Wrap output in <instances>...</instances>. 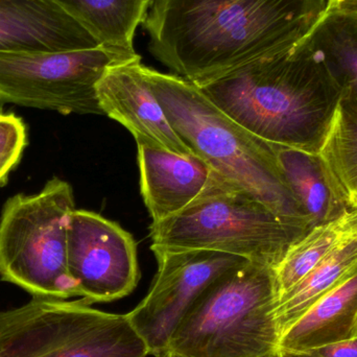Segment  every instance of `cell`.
<instances>
[{"mask_svg": "<svg viewBox=\"0 0 357 357\" xmlns=\"http://www.w3.org/2000/svg\"><path fill=\"white\" fill-rule=\"evenodd\" d=\"M26 139L22 119L15 114L0 113V185L20 161Z\"/></svg>", "mask_w": 357, "mask_h": 357, "instance_id": "cell-21", "label": "cell"}, {"mask_svg": "<svg viewBox=\"0 0 357 357\" xmlns=\"http://www.w3.org/2000/svg\"><path fill=\"white\" fill-rule=\"evenodd\" d=\"M67 268L86 303H109L133 293L140 280L137 245L119 224L75 209L67 230Z\"/></svg>", "mask_w": 357, "mask_h": 357, "instance_id": "cell-10", "label": "cell"}, {"mask_svg": "<svg viewBox=\"0 0 357 357\" xmlns=\"http://www.w3.org/2000/svg\"><path fill=\"white\" fill-rule=\"evenodd\" d=\"M337 230L342 236L357 237V207L349 209L337 222Z\"/></svg>", "mask_w": 357, "mask_h": 357, "instance_id": "cell-23", "label": "cell"}, {"mask_svg": "<svg viewBox=\"0 0 357 357\" xmlns=\"http://www.w3.org/2000/svg\"><path fill=\"white\" fill-rule=\"evenodd\" d=\"M272 146L287 184L312 218V227L337 222L348 207L331 183L318 154Z\"/></svg>", "mask_w": 357, "mask_h": 357, "instance_id": "cell-15", "label": "cell"}, {"mask_svg": "<svg viewBox=\"0 0 357 357\" xmlns=\"http://www.w3.org/2000/svg\"><path fill=\"white\" fill-rule=\"evenodd\" d=\"M356 268L357 237H346L305 278L279 297L276 319L281 335Z\"/></svg>", "mask_w": 357, "mask_h": 357, "instance_id": "cell-17", "label": "cell"}, {"mask_svg": "<svg viewBox=\"0 0 357 357\" xmlns=\"http://www.w3.org/2000/svg\"><path fill=\"white\" fill-rule=\"evenodd\" d=\"M137 148L140 190L152 222H162L201 197L232 186L199 157L148 146Z\"/></svg>", "mask_w": 357, "mask_h": 357, "instance_id": "cell-13", "label": "cell"}, {"mask_svg": "<svg viewBox=\"0 0 357 357\" xmlns=\"http://www.w3.org/2000/svg\"><path fill=\"white\" fill-rule=\"evenodd\" d=\"M155 357H181L177 356V354H173V352L171 351H165L162 352V354H159V356H155Z\"/></svg>", "mask_w": 357, "mask_h": 357, "instance_id": "cell-25", "label": "cell"}, {"mask_svg": "<svg viewBox=\"0 0 357 357\" xmlns=\"http://www.w3.org/2000/svg\"><path fill=\"white\" fill-rule=\"evenodd\" d=\"M135 50L102 45L59 52H0V102L61 114L104 115L96 86Z\"/></svg>", "mask_w": 357, "mask_h": 357, "instance_id": "cell-8", "label": "cell"}, {"mask_svg": "<svg viewBox=\"0 0 357 357\" xmlns=\"http://www.w3.org/2000/svg\"><path fill=\"white\" fill-rule=\"evenodd\" d=\"M335 222L310 229L303 238L289 250L280 264L275 268L278 299L305 278L343 243L346 236H342L337 232Z\"/></svg>", "mask_w": 357, "mask_h": 357, "instance_id": "cell-20", "label": "cell"}, {"mask_svg": "<svg viewBox=\"0 0 357 357\" xmlns=\"http://www.w3.org/2000/svg\"><path fill=\"white\" fill-rule=\"evenodd\" d=\"M298 357H357V337L341 343L324 346L305 354H295Z\"/></svg>", "mask_w": 357, "mask_h": 357, "instance_id": "cell-22", "label": "cell"}, {"mask_svg": "<svg viewBox=\"0 0 357 357\" xmlns=\"http://www.w3.org/2000/svg\"><path fill=\"white\" fill-rule=\"evenodd\" d=\"M326 0H154L142 23L149 50L197 87L297 47Z\"/></svg>", "mask_w": 357, "mask_h": 357, "instance_id": "cell-1", "label": "cell"}, {"mask_svg": "<svg viewBox=\"0 0 357 357\" xmlns=\"http://www.w3.org/2000/svg\"><path fill=\"white\" fill-rule=\"evenodd\" d=\"M75 210L73 187L52 178L36 195H19L0 216V278L33 297H79L67 268V230Z\"/></svg>", "mask_w": 357, "mask_h": 357, "instance_id": "cell-6", "label": "cell"}, {"mask_svg": "<svg viewBox=\"0 0 357 357\" xmlns=\"http://www.w3.org/2000/svg\"><path fill=\"white\" fill-rule=\"evenodd\" d=\"M142 58L110 67L96 86L104 115L135 138L137 146L197 156L172 127L142 71Z\"/></svg>", "mask_w": 357, "mask_h": 357, "instance_id": "cell-11", "label": "cell"}, {"mask_svg": "<svg viewBox=\"0 0 357 357\" xmlns=\"http://www.w3.org/2000/svg\"><path fill=\"white\" fill-rule=\"evenodd\" d=\"M348 10H357V0H326L325 14Z\"/></svg>", "mask_w": 357, "mask_h": 357, "instance_id": "cell-24", "label": "cell"}, {"mask_svg": "<svg viewBox=\"0 0 357 357\" xmlns=\"http://www.w3.org/2000/svg\"><path fill=\"white\" fill-rule=\"evenodd\" d=\"M142 71L172 127L197 157L273 211L314 228L279 169L271 144L233 121L195 84L146 65Z\"/></svg>", "mask_w": 357, "mask_h": 357, "instance_id": "cell-3", "label": "cell"}, {"mask_svg": "<svg viewBox=\"0 0 357 357\" xmlns=\"http://www.w3.org/2000/svg\"><path fill=\"white\" fill-rule=\"evenodd\" d=\"M102 45L134 50L136 29L154 0H58Z\"/></svg>", "mask_w": 357, "mask_h": 357, "instance_id": "cell-18", "label": "cell"}, {"mask_svg": "<svg viewBox=\"0 0 357 357\" xmlns=\"http://www.w3.org/2000/svg\"><path fill=\"white\" fill-rule=\"evenodd\" d=\"M277 301L275 268L248 261L204 291L167 350L181 357H282Z\"/></svg>", "mask_w": 357, "mask_h": 357, "instance_id": "cell-4", "label": "cell"}, {"mask_svg": "<svg viewBox=\"0 0 357 357\" xmlns=\"http://www.w3.org/2000/svg\"><path fill=\"white\" fill-rule=\"evenodd\" d=\"M151 250L158 271L148 295L127 317L150 356H157L167 350L178 325L204 291L250 260L208 250Z\"/></svg>", "mask_w": 357, "mask_h": 357, "instance_id": "cell-9", "label": "cell"}, {"mask_svg": "<svg viewBox=\"0 0 357 357\" xmlns=\"http://www.w3.org/2000/svg\"><path fill=\"white\" fill-rule=\"evenodd\" d=\"M318 155L348 209L356 208L357 92L342 90Z\"/></svg>", "mask_w": 357, "mask_h": 357, "instance_id": "cell-16", "label": "cell"}, {"mask_svg": "<svg viewBox=\"0 0 357 357\" xmlns=\"http://www.w3.org/2000/svg\"><path fill=\"white\" fill-rule=\"evenodd\" d=\"M356 337L357 268L281 335L280 351L305 354Z\"/></svg>", "mask_w": 357, "mask_h": 357, "instance_id": "cell-14", "label": "cell"}, {"mask_svg": "<svg viewBox=\"0 0 357 357\" xmlns=\"http://www.w3.org/2000/svg\"><path fill=\"white\" fill-rule=\"evenodd\" d=\"M102 44L58 0H0V52H59Z\"/></svg>", "mask_w": 357, "mask_h": 357, "instance_id": "cell-12", "label": "cell"}, {"mask_svg": "<svg viewBox=\"0 0 357 357\" xmlns=\"http://www.w3.org/2000/svg\"><path fill=\"white\" fill-rule=\"evenodd\" d=\"M310 229L228 186L201 197L176 215L152 222L151 249L208 250L276 268Z\"/></svg>", "mask_w": 357, "mask_h": 357, "instance_id": "cell-5", "label": "cell"}, {"mask_svg": "<svg viewBox=\"0 0 357 357\" xmlns=\"http://www.w3.org/2000/svg\"><path fill=\"white\" fill-rule=\"evenodd\" d=\"M127 314L84 300L33 297L0 312V357H148Z\"/></svg>", "mask_w": 357, "mask_h": 357, "instance_id": "cell-7", "label": "cell"}, {"mask_svg": "<svg viewBox=\"0 0 357 357\" xmlns=\"http://www.w3.org/2000/svg\"><path fill=\"white\" fill-rule=\"evenodd\" d=\"M199 88L264 142L314 154L342 96L326 63L304 41Z\"/></svg>", "mask_w": 357, "mask_h": 357, "instance_id": "cell-2", "label": "cell"}, {"mask_svg": "<svg viewBox=\"0 0 357 357\" xmlns=\"http://www.w3.org/2000/svg\"><path fill=\"white\" fill-rule=\"evenodd\" d=\"M282 357H298L295 354H282Z\"/></svg>", "mask_w": 357, "mask_h": 357, "instance_id": "cell-26", "label": "cell"}, {"mask_svg": "<svg viewBox=\"0 0 357 357\" xmlns=\"http://www.w3.org/2000/svg\"><path fill=\"white\" fill-rule=\"evenodd\" d=\"M304 42L326 63L342 90L357 92V10L325 14Z\"/></svg>", "mask_w": 357, "mask_h": 357, "instance_id": "cell-19", "label": "cell"}]
</instances>
